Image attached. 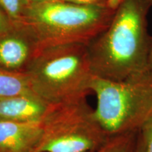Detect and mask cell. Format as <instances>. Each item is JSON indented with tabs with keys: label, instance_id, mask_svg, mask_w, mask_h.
<instances>
[{
	"label": "cell",
	"instance_id": "11",
	"mask_svg": "<svg viewBox=\"0 0 152 152\" xmlns=\"http://www.w3.org/2000/svg\"><path fill=\"white\" fill-rule=\"evenodd\" d=\"M28 4L27 0H0V7L14 25L20 20Z\"/></svg>",
	"mask_w": 152,
	"mask_h": 152
},
{
	"label": "cell",
	"instance_id": "6",
	"mask_svg": "<svg viewBox=\"0 0 152 152\" xmlns=\"http://www.w3.org/2000/svg\"><path fill=\"white\" fill-rule=\"evenodd\" d=\"M52 106L35 94L0 97V121L40 123Z\"/></svg>",
	"mask_w": 152,
	"mask_h": 152
},
{
	"label": "cell",
	"instance_id": "7",
	"mask_svg": "<svg viewBox=\"0 0 152 152\" xmlns=\"http://www.w3.org/2000/svg\"><path fill=\"white\" fill-rule=\"evenodd\" d=\"M37 47L21 30L13 28L0 35V68L11 71H23Z\"/></svg>",
	"mask_w": 152,
	"mask_h": 152
},
{
	"label": "cell",
	"instance_id": "17",
	"mask_svg": "<svg viewBox=\"0 0 152 152\" xmlns=\"http://www.w3.org/2000/svg\"><path fill=\"white\" fill-rule=\"evenodd\" d=\"M151 4L152 7V0H151ZM148 69L149 71L152 73V45H151V51H150L149 57V64H148Z\"/></svg>",
	"mask_w": 152,
	"mask_h": 152
},
{
	"label": "cell",
	"instance_id": "1",
	"mask_svg": "<svg viewBox=\"0 0 152 152\" xmlns=\"http://www.w3.org/2000/svg\"><path fill=\"white\" fill-rule=\"evenodd\" d=\"M151 0H122L106 29L87 45L93 75L124 81L149 72Z\"/></svg>",
	"mask_w": 152,
	"mask_h": 152
},
{
	"label": "cell",
	"instance_id": "4",
	"mask_svg": "<svg viewBox=\"0 0 152 152\" xmlns=\"http://www.w3.org/2000/svg\"><path fill=\"white\" fill-rule=\"evenodd\" d=\"M91 92L99 123L109 136L137 132L152 117V73L124 81H110L94 75Z\"/></svg>",
	"mask_w": 152,
	"mask_h": 152
},
{
	"label": "cell",
	"instance_id": "5",
	"mask_svg": "<svg viewBox=\"0 0 152 152\" xmlns=\"http://www.w3.org/2000/svg\"><path fill=\"white\" fill-rule=\"evenodd\" d=\"M33 152H94L109 138L86 99L53 105Z\"/></svg>",
	"mask_w": 152,
	"mask_h": 152
},
{
	"label": "cell",
	"instance_id": "18",
	"mask_svg": "<svg viewBox=\"0 0 152 152\" xmlns=\"http://www.w3.org/2000/svg\"><path fill=\"white\" fill-rule=\"evenodd\" d=\"M56 1H64V0H27L28 3H45Z\"/></svg>",
	"mask_w": 152,
	"mask_h": 152
},
{
	"label": "cell",
	"instance_id": "14",
	"mask_svg": "<svg viewBox=\"0 0 152 152\" xmlns=\"http://www.w3.org/2000/svg\"><path fill=\"white\" fill-rule=\"evenodd\" d=\"M14 28L11 20L0 7V35L7 33Z\"/></svg>",
	"mask_w": 152,
	"mask_h": 152
},
{
	"label": "cell",
	"instance_id": "16",
	"mask_svg": "<svg viewBox=\"0 0 152 152\" xmlns=\"http://www.w3.org/2000/svg\"><path fill=\"white\" fill-rule=\"evenodd\" d=\"M134 152H144L143 144H142V142L141 141V140H140L139 134L137 135V140L136 148H135V150H134Z\"/></svg>",
	"mask_w": 152,
	"mask_h": 152
},
{
	"label": "cell",
	"instance_id": "8",
	"mask_svg": "<svg viewBox=\"0 0 152 152\" xmlns=\"http://www.w3.org/2000/svg\"><path fill=\"white\" fill-rule=\"evenodd\" d=\"M42 130V123L0 121V152H33Z\"/></svg>",
	"mask_w": 152,
	"mask_h": 152
},
{
	"label": "cell",
	"instance_id": "15",
	"mask_svg": "<svg viewBox=\"0 0 152 152\" xmlns=\"http://www.w3.org/2000/svg\"><path fill=\"white\" fill-rule=\"evenodd\" d=\"M122 0H108L107 7L112 10L115 11L119 7Z\"/></svg>",
	"mask_w": 152,
	"mask_h": 152
},
{
	"label": "cell",
	"instance_id": "12",
	"mask_svg": "<svg viewBox=\"0 0 152 152\" xmlns=\"http://www.w3.org/2000/svg\"><path fill=\"white\" fill-rule=\"evenodd\" d=\"M138 134L143 144L144 152H152V117L144 123Z\"/></svg>",
	"mask_w": 152,
	"mask_h": 152
},
{
	"label": "cell",
	"instance_id": "2",
	"mask_svg": "<svg viewBox=\"0 0 152 152\" xmlns=\"http://www.w3.org/2000/svg\"><path fill=\"white\" fill-rule=\"evenodd\" d=\"M115 11L66 1L28 3L14 28L21 30L37 49L81 43L88 45L106 29Z\"/></svg>",
	"mask_w": 152,
	"mask_h": 152
},
{
	"label": "cell",
	"instance_id": "10",
	"mask_svg": "<svg viewBox=\"0 0 152 152\" xmlns=\"http://www.w3.org/2000/svg\"><path fill=\"white\" fill-rule=\"evenodd\" d=\"M138 132L110 136L103 145L94 152H134Z\"/></svg>",
	"mask_w": 152,
	"mask_h": 152
},
{
	"label": "cell",
	"instance_id": "9",
	"mask_svg": "<svg viewBox=\"0 0 152 152\" xmlns=\"http://www.w3.org/2000/svg\"><path fill=\"white\" fill-rule=\"evenodd\" d=\"M24 94H35L27 74L24 71H11L0 68V97Z\"/></svg>",
	"mask_w": 152,
	"mask_h": 152
},
{
	"label": "cell",
	"instance_id": "3",
	"mask_svg": "<svg viewBox=\"0 0 152 152\" xmlns=\"http://www.w3.org/2000/svg\"><path fill=\"white\" fill-rule=\"evenodd\" d=\"M23 71L34 94L53 105L84 99L92 92L94 75L85 44L37 49Z\"/></svg>",
	"mask_w": 152,
	"mask_h": 152
},
{
	"label": "cell",
	"instance_id": "13",
	"mask_svg": "<svg viewBox=\"0 0 152 152\" xmlns=\"http://www.w3.org/2000/svg\"><path fill=\"white\" fill-rule=\"evenodd\" d=\"M64 1L76 4L100 7H107L108 2V0H64Z\"/></svg>",
	"mask_w": 152,
	"mask_h": 152
}]
</instances>
